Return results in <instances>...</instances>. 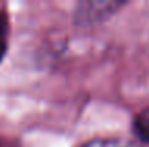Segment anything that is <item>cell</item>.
Returning a JSON list of instances; mask_svg holds the SVG:
<instances>
[{"label": "cell", "instance_id": "6da1fadb", "mask_svg": "<svg viewBox=\"0 0 149 147\" xmlns=\"http://www.w3.org/2000/svg\"><path fill=\"white\" fill-rule=\"evenodd\" d=\"M125 5L116 0H86L79 2L74 8L73 21L79 27H91L111 17L119 8Z\"/></svg>", "mask_w": 149, "mask_h": 147}, {"label": "cell", "instance_id": "7a4b0ae2", "mask_svg": "<svg viewBox=\"0 0 149 147\" xmlns=\"http://www.w3.org/2000/svg\"><path fill=\"white\" fill-rule=\"evenodd\" d=\"M133 131L141 141L149 142V108L136 114L133 120Z\"/></svg>", "mask_w": 149, "mask_h": 147}, {"label": "cell", "instance_id": "3957f363", "mask_svg": "<svg viewBox=\"0 0 149 147\" xmlns=\"http://www.w3.org/2000/svg\"><path fill=\"white\" fill-rule=\"evenodd\" d=\"M81 147H129V144L118 139H95V141L83 144Z\"/></svg>", "mask_w": 149, "mask_h": 147}, {"label": "cell", "instance_id": "277c9868", "mask_svg": "<svg viewBox=\"0 0 149 147\" xmlns=\"http://www.w3.org/2000/svg\"><path fill=\"white\" fill-rule=\"evenodd\" d=\"M6 33H8V17L3 11H0V43H5Z\"/></svg>", "mask_w": 149, "mask_h": 147}, {"label": "cell", "instance_id": "5b68a950", "mask_svg": "<svg viewBox=\"0 0 149 147\" xmlns=\"http://www.w3.org/2000/svg\"><path fill=\"white\" fill-rule=\"evenodd\" d=\"M5 52H6V43H0V62L5 57Z\"/></svg>", "mask_w": 149, "mask_h": 147}, {"label": "cell", "instance_id": "8992f818", "mask_svg": "<svg viewBox=\"0 0 149 147\" xmlns=\"http://www.w3.org/2000/svg\"><path fill=\"white\" fill-rule=\"evenodd\" d=\"M0 147H5V146H2V144H0Z\"/></svg>", "mask_w": 149, "mask_h": 147}]
</instances>
